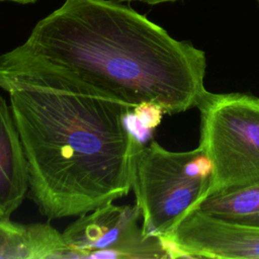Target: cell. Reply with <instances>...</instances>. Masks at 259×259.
I'll return each instance as SVG.
<instances>
[{"label":"cell","mask_w":259,"mask_h":259,"mask_svg":"<svg viewBox=\"0 0 259 259\" xmlns=\"http://www.w3.org/2000/svg\"><path fill=\"white\" fill-rule=\"evenodd\" d=\"M205 53L173 38L133 8L112 0H65L26 40L0 55V88L31 86L97 97L167 114L197 107Z\"/></svg>","instance_id":"obj_1"},{"label":"cell","mask_w":259,"mask_h":259,"mask_svg":"<svg viewBox=\"0 0 259 259\" xmlns=\"http://www.w3.org/2000/svg\"><path fill=\"white\" fill-rule=\"evenodd\" d=\"M7 92L42 215H81L130 193L145 146L125 122L131 106L31 86Z\"/></svg>","instance_id":"obj_2"},{"label":"cell","mask_w":259,"mask_h":259,"mask_svg":"<svg viewBox=\"0 0 259 259\" xmlns=\"http://www.w3.org/2000/svg\"><path fill=\"white\" fill-rule=\"evenodd\" d=\"M213 166L198 146L169 151L152 141L142 149L133 190L145 235L165 237L204 199L210 190Z\"/></svg>","instance_id":"obj_3"},{"label":"cell","mask_w":259,"mask_h":259,"mask_svg":"<svg viewBox=\"0 0 259 259\" xmlns=\"http://www.w3.org/2000/svg\"><path fill=\"white\" fill-rule=\"evenodd\" d=\"M197 107L198 146L213 166L208 195L259 181V97L207 91Z\"/></svg>","instance_id":"obj_4"},{"label":"cell","mask_w":259,"mask_h":259,"mask_svg":"<svg viewBox=\"0 0 259 259\" xmlns=\"http://www.w3.org/2000/svg\"><path fill=\"white\" fill-rule=\"evenodd\" d=\"M137 204L107 202L81 214L62 233L69 259H166L160 237L145 235Z\"/></svg>","instance_id":"obj_5"},{"label":"cell","mask_w":259,"mask_h":259,"mask_svg":"<svg viewBox=\"0 0 259 259\" xmlns=\"http://www.w3.org/2000/svg\"><path fill=\"white\" fill-rule=\"evenodd\" d=\"M189 258L259 259V226L188 211L165 237Z\"/></svg>","instance_id":"obj_6"},{"label":"cell","mask_w":259,"mask_h":259,"mask_svg":"<svg viewBox=\"0 0 259 259\" xmlns=\"http://www.w3.org/2000/svg\"><path fill=\"white\" fill-rule=\"evenodd\" d=\"M29 187L28 169L10 105L0 95V218L22 203Z\"/></svg>","instance_id":"obj_7"},{"label":"cell","mask_w":259,"mask_h":259,"mask_svg":"<svg viewBox=\"0 0 259 259\" xmlns=\"http://www.w3.org/2000/svg\"><path fill=\"white\" fill-rule=\"evenodd\" d=\"M62 234L49 223L23 225L0 218V259H69Z\"/></svg>","instance_id":"obj_8"},{"label":"cell","mask_w":259,"mask_h":259,"mask_svg":"<svg viewBox=\"0 0 259 259\" xmlns=\"http://www.w3.org/2000/svg\"><path fill=\"white\" fill-rule=\"evenodd\" d=\"M194 209L218 219L259 226V181L214 192Z\"/></svg>","instance_id":"obj_9"},{"label":"cell","mask_w":259,"mask_h":259,"mask_svg":"<svg viewBox=\"0 0 259 259\" xmlns=\"http://www.w3.org/2000/svg\"><path fill=\"white\" fill-rule=\"evenodd\" d=\"M163 108L154 102H143L131 108L125 117L131 133L145 145L152 132L160 124L164 114Z\"/></svg>","instance_id":"obj_10"},{"label":"cell","mask_w":259,"mask_h":259,"mask_svg":"<svg viewBox=\"0 0 259 259\" xmlns=\"http://www.w3.org/2000/svg\"><path fill=\"white\" fill-rule=\"evenodd\" d=\"M118 2H123V1H127V2H132V1H141V2H145L147 4L150 5H156V4H161V3H166V2H175L178 0H116Z\"/></svg>","instance_id":"obj_11"},{"label":"cell","mask_w":259,"mask_h":259,"mask_svg":"<svg viewBox=\"0 0 259 259\" xmlns=\"http://www.w3.org/2000/svg\"><path fill=\"white\" fill-rule=\"evenodd\" d=\"M1 1H12L20 4H28V3H34L36 0H1Z\"/></svg>","instance_id":"obj_12"},{"label":"cell","mask_w":259,"mask_h":259,"mask_svg":"<svg viewBox=\"0 0 259 259\" xmlns=\"http://www.w3.org/2000/svg\"><path fill=\"white\" fill-rule=\"evenodd\" d=\"M258 2H259V0H258Z\"/></svg>","instance_id":"obj_13"}]
</instances>
